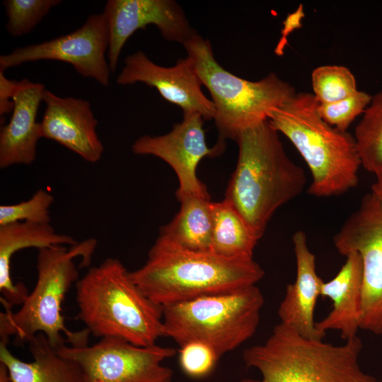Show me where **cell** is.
<instances>
[{
  "mask_svg": "<svg viewBox=\"0 0 382 382\" xmlns=\"http://www.w3.org/2000/svg\"><path fill=\"white\" fill-rule=\"evenodd\" d=\"M109 46V31L103 14L90 15L77 30L51 40L18 47L0 56V70L41 60L70 64L81 76L108 86L111 71L105 53Z\"/></svg>",
  "mask_w": 382,
  "mask_h": 382,
  "instance_id": "cell-11",
  "label": "cell"
},
{
  "mask_svg": "<svg viewBox=\"0 0 382 382\" xmlns=\"http://www.w3.org/2000/svg\"><path fill=\"white\" fill-rule=\"evenodd\" d=\"M43 101L46 108L40 122L42 137L57 141L87 162H98L104 147L89 101L58 96L47 89Z\"/></svg>",
  "mask_w": 382,
  "mask_h": 382,
  "instance_id": "cell-15",
  "label": "cell"
},
{
  "mask_svg": "<svg viewBox=\"0 0 382 382\" xmlns=\"http://www.w3.org/2000/svg\"><path fill=\"white\" fill-rule=\"evenodd\" d=\"M30 362L15 357L7 342H0V363L7 369L11 382H83L79 367L61 356L46 337L39 333L29 341Z\"/></svg>",
  "mask_w": 382,
  "mask_h": 382,
  "instance_id": "cell-20",
  "label": "cell"
},
{
  "mask_svg": "<svg viewBox=\"0 0 382 382\" xmlns=\"http://www.w3.org/2000/svg\"><path fill=\"white\" fill-rule=\"evenodd\" d=\"M313 96L319 104L344 100L357 91L354 75L342 65H323L311 74Z\"/></svg>",
  "mask_w": 382,
  "mask_h": 382,
  "instance_id": "cell-24",
  "label": "cell"
},
{
  "mask_svg": "<svg viewBox=\"0 0 382 382\" xmlns=\"http://www.w3.org/2000/svg\"><path fill=\"white\" fill-rule=\"evenodd\" d=\"M361 166L375 175L382 172V90L371 102L354 134Z\"/></svg>",
  "mask_w": 382,
  "mask_h": 382,
  "instance_id": "cell-23",
  "label": "cell"
},
{
  "mask_svg": "<svg viewBox=\"0 0 382 382\" xmlns=\"http://www.w3.org/2000/svg\"><path fill=\"white\" fill-rule=\"evenodd\" d=\"M338 273L323 282L320 296L329 298L332 308L316 328L325 337L328 330L340 331L345 341L357 336L360 329L362 293V262L359 254L350 252Z\"/></svg>",
  "mask_w": 382,
  "mask_h": 382,
  "instance_id": "cell-19",
  "label": "cell"
},
{
  "mask_svg": "<svg viewBox=\"0 0 382 382\" xmlns=\"http://www.w3.org/2000/svg\"><path fill=\"white\" fill-rule=\"evenodd\" d=\"M361 349L358 336L335 345L279 323L263 343L243 353L246 368L257 370L260 378L240 382H377L359 365Z\"/></svg>",
  "mask_w": 382,
  "mask_h": 382,
  "instance_id": "cell-5",
  "label": "cell"
},
{
  "mask_svg": "<svg viewBox=\"0 0 382 382\" xmlns=\"http://www.w3.org/2000/svg\"><path fill=\"white\" fill-rule=\"evenodd\" d=\"M183 46L214 104L218 144L224 145L227 139L235 141L243 130L268 120L273 109L296 93L294 86L274 72L257 81L233 74L217 62L209 40L198 34Z\"/></svg>",
  "mask_w": 382,
  "mask_h": 382,
  "instance_id": "cell-7",
  "label": "cell"
},
{
  "mask_svg": "<svg viewBox=\"0 0 382 382\" xmlns=\"http://www.w3.org/2000/svg\"><path fill=\"white\" fill-rule=\"evenodd\" d=\"M337 252L359 254L362 262L360 329L382 335V200L372 192L333 236Z\"/></svg>",
  "mask_w": 382,
  "mask_h": 382,
  "instance_id": "cell-10",
  "label": "cell"
},
{
  "mask_svg": "<svg viewBox=\"0 0 382 382\" xmlns=\"http://www.w3.org/2000/svg\"><path fill=\"white\" fill-rule=\"evenodd\" d=\"M116 81L120 85L144 83L156 88L163 99L180 107L183 112H197L204 120L214 118V104L203 93L202 81L189 56L178 59L173 66L165 67L138 51L125 58Z\"/></svg>",
  "mask_w": 382,
  "mask_h": 382,
  "instance_id": "cell-14",
  "label": "cell"
},
{
  "mask_svg": "<svg viewBox=\"0 0 382 382\" xmlns=\"http://www.w3.org/2000/svg\"><path fill=\"white\" fill-rule=\"evenodd\" d=\"M81 369L83 382H172L173 371L163 361L176 350L157 345H134L116 337H103L92 345H64L57 349Z\"/></svg>",
  "mask_w": 382,
  "mask_h": 382,
  "instance_id": "cell-9",
  "label": "cell"
},
{
  "mask_svg": "<svg viewBox=\"0 0 382 382\" xmlns=\"http://www.w3.org/2000/svg\"><path fill=\"white\" fill-rule=\"evenodd\" d=\"M180 208L163 226L158 237L184 249L211 251L213 216L210 196H186L178 200Z\"/></svg>",
  "mask_w": 382,
  "mask_h": 382,
  "instance_id": "cell-21",
  "label": "cell"
},
{
  "mask_svg": "<svg viewBox=\"0 0 382 382\" xmlns=\"http://www.w3.org/2000/svg\"><path fill=\"white\" fill-rule=\"evenodd\" d=\"M264 304L256 286L163 306V336L180 347L200 342L220 358L255 332Z\"/></svg>",
  "mask_w": 382,
  "mask_h": 382,
  "instance_id": "cell-8",
  "label": "cell"
},
{
  "mask_svg": "<svg viewBox=\"0 0 382 382\" xmlns=\"http://www.w3.org/2000/svg\"><path fill=\"white\" fill-rule=\"evenodd\" d=\"M54 197L45 190H37L30 199L15 204L0 206V226L17 221L50 224V208Z\"/></svg>",
  "mask_w": 382,
  "mask_h": 382,
  "instance_id": "cell-26",
  "label": "cell"
},
{
  "mask_svg": "<svg viewBox=\"0 0 382 382\" xmlns=\"http://www.w3.org/2000/svg\"><path fill=\"white\" fill-rule=\"evenodd\" d=\"M380 382H382V380Z\"/></svg>",
  "mask_w": 382,
  "mask_h": 382,
  "instance_id": "cell-33",
  "label": "cell"
},
{
  "mask_svg": "<svg viewBox=\"0 0 382 382\" xmlns=\"http://www.w3.org/2000/svg\"><path fill=\"white\" fill-rule=\"evenodd\" d=\"M60 0H6L3 5L8 18L6 28L13 37L30 33Z\"/></svg>",
  "mask_w": 382,
  "mask_h": 382,
  "instance_id": "cell-25",
  "label": "cell"
},
{
  "mask_svg": "<svg viewBox=\"0 0 382 382\" xmlns=\"http://www.w3.org/2000/svg\"><path fill=\"white\" fill-rule=\"evenodd\" d=\"M182 122L174 125L168 133L161 136L144 135L132 146L137 155H151L167 163L175 171L179 182L178 199L190 196H209L207 187L198 178L197 169L205 157L219 155L224 146H207L204 119L197 112H183Z\"/></svg>",
  "mask_w": 382,
  "mask_h": 382,
  "instance_id": "cell-12",
  "label": "cell"
},
{
  "mask_svg": "<svg viewBox=\"0 0 382 382\" xmlns=\"http://www.w3.org/2000/svg\"><path fill=\"white\" fill-rule=\"evenodd\" d=\"M304 17V12L303 9V5L300 4L297 9L289 13L286 18L284 22V28L282 30L283 36L279 40V42L276 48V53L277 54H283V49L287 42L286 36H287L292 30L299 28L301 25V19Z\"/></svg>",
  "mask_w": 382,
  "mask_h": 382,
  "instance_id": "cell-30",
  "label": "cell"
},
{
  "mask_svg": "<svg viewBox=\"0 0 382 382\" xmlns=\"http://www.w3.org/2000/svg\"><path fill=\"white\" fill-rule=\"evenodd\" d=\"M77 241L71 236L58 233L50 224L17 221L0 226V292L4 308L21 305L29 294L21 282L14 283L11 275V261L18 250L39 249L65 245Z\"/></svg>",
  "mask_w": 382,
  "mask_h": 382,
  "instance_id": "cell-18",
  "label": "cell"
},
{
  "mask_svg": "<svg viewBox=\"0 0 382 382\" xmlns=\"http://www.w3.org/2000/svg\"><path fill=\"white\" fill-rule=\"evenodd\" d=\"M265 272L253 258H230L182 248L158 236L133 281L153 301L166 306L256 285Z\"/></svg>",
  "mask_w": 382,
  "mask_h": 382,
  "instance_id": "cell-2",
  "label": "cell"
},
{
  "mask_svg": "<svg viewBox=\"0 0 382 382\" xmlns=\"http://www.w3.org/2000/svg\"><path fill=\"white\" fill-rule=\"evenodd\" d=\"M376 177V180L371 186V192L382 200V172Z\"/></svg>",
  "mask_w": 382,
  "mask_h": 382,
  "instance_id": "cell-31",
  "label": "cell"
},
{
  "mask_svg": "<svg viewBox=\"0 0 382 382\" xmlns=\"http://www.w3.org/2000/svg\"><path fill=\"white\" fill-rule=\"evenodd\" d=\"M371 98L368 93L357 90L340 101L330 104L318 103V112L329 125L341 131H347L355 118L364 113Z\"/></svg>",
  "mask_w": 382,
  "mask_h": 382,
  "instance_id": "cell-27",
  "label": "cell"
},
{
  "mask_svg": "<svg viewBox=\"0 0 382 382\" xmlns=\"http://www.w3.org/2000/svg\"><path fill=\"white\" fill-rule=\"evenodd\" d=\"M45 86L27 79L18 81L13 96V109L8 123L0 131V168L32 163L42 138L40 122L36 120L43 101Z\"/></svg>",
  "mask_w": 382,
  "mask_h": 382,
  "instance_id": "cell-17",
  "label": "cell"
},
{
  "mask_svg": "<svg viewBox=\"0 0 382 382\" xmlns=\"http://www.w3.org/2000/svg\"><path fill=\"white\" fill-rule=\"evenodd\" d=\"M292 243L296 276L294 282L286 286L279 304L277 313L280 323L305 337L323 340L324 336L317 330L314 320V311L323 282L316 272V256L310 250L303 231L294 233Z\"/></svg>",
  "mask_w": 382,
  "mask_h": 382,
  "instance_id": "cell-16",
  "label": "cell"
},
{
  "mask_svg": "<svg viewBox=\"0 0 382 382\" xmlns=\"http://www.w3.org/2000/svg\"><path fill=\"white\" fill-rule=\"evenodd\" d=\"M213 231L211 252L230 258H253L260 240L226 199L212 202Z\"/></svg>",
  "mask_w": 382,
  "mask_h": 382,
  "instance_id": "cell-22",
  "label": "cell"
},
{
  "mask_svg": "<svg viewBox=\"0 0 382 382\" xmlns=\"http://www.w3.org/2000/svg\"><path fill=\"white\" fill-rule=\"evenodd\" d=\"M180 347V368L191 378H199L208 375L219 359L212 348L200 342H190Z\"/></svg>",
  "mask_w": 382,
  "mask_h": 382,
  "instance_id": "cell-28",
  "label": "cell"
},
{
  "mask_svg": "<svg viewBox=\"0 0 382 382\" xmlns=\"http://www.w3.org/2000/svg\"><path fill=\"white\" fill-rule=\"evenodd\" d=\"M18 81L7 79L4 75V71L0 70V115L11 112L13 109L12 100L13 93L16 89Z\"/></svg>",
  "mask_w": 382,
  "mask_h": 382,
  "instance_id": "cell-29",
  "label": "cell"
},
{
  "mask_svg": "<svg viewBox=\"0 0 382 382\" xmlns=\"http://www.w3.org/2000/svg\"><path fill=\"white\" fill-rule=\"evenodd\" d=\"M103 13L109 31L108 58L112 73L125 44L139 29L156 25L165 40L183 45L197 34L174 0H109Z\"/></svg>",
  "mask_w": 382,
  "mask_h": 382,
  "instance_id": "cell-13",
  "label": "cell"
},
{
  "mask_svg": "<svg viewBox=\"0 0 382 382\" xmlns=\"http://www.w3.org/2000/svg\"><path fill=\"white\" fill-rule=\"evenodd\" d=\"M76 301L78 318L96 337L148 347L163 336V307L144 293L117 258L105 259L78 279Z\"/></svg>",
  "mask_w": 382,
  "mask_h": 382,
  "instance_id": "cell-3",
  "label": "cell"
},
{
  "mask_svg": "<svg viewBox=\"0 0 382 382\" xmlns=\"http://www.w3.org/2000/svg\"><path fill=\"white\" fill-rule=\"evenodd\" d=\"M95 240L71 245L38 250L37 279L20 308L13 312L4 308L0 313L1 341L8 343L11 336L19 342H28L39 333L57 349L65 345L83 347L88 345L89 331H73L65 325L62 313V302L72 284L78 281L79 272L74 259L83 257V265H88L96 246Z\"/></svg>",
  "mask_w": 382,
  "mask_h": 382,
  "instance_id": "cell-6",
  "label": "cell"
},
{
  "mask_svg": "<svg viewBox=\"0 0 382 382\" xmlns=\"http://www.w3.org/2000/svg\"><path fill=\"white\" fill-rule=\"evenodd\" d=\"M0 382H11L6 367L0 363Z\"/></svg>",
  "mask_w": 382,
  "mask_h": 382,
  "instance_id": "cell-32",
  "label": "cell"
},
{
  "mask_svg": "<svg viewBox=\"0 0 382 382\" xmlns=\"http://www.w3.org/2000/svg\"><path fill=\"white\" fill-rule=\"evenodd\" d=\"M235 141L238 157L224 199L260 238L276 210L302 192L306 177L268 120L243 130Z\"/></svg>",
  "mask_w": 382,
  "mask_h": 382,
  "instance_id": "cell-1",
  "label": "cell"
},
{
  "mask_svg": "<svg viewBox=\"0 0 382 382\" xmlns=\"http://www.w3.org/2000/svg\"><path fill=\"white\" fill-rule=\"evenodd\" d=\"M313 93H296L268 115L271 126L296 147L312 175L310 195L328 197L355 187L361 166L354 135L324 121Z\"/></svg>",
  "mask_w": 382,
  "mask_h": 382,
  "instance_id": "cell-4",
  "label": "cell"
}]
</instances>
